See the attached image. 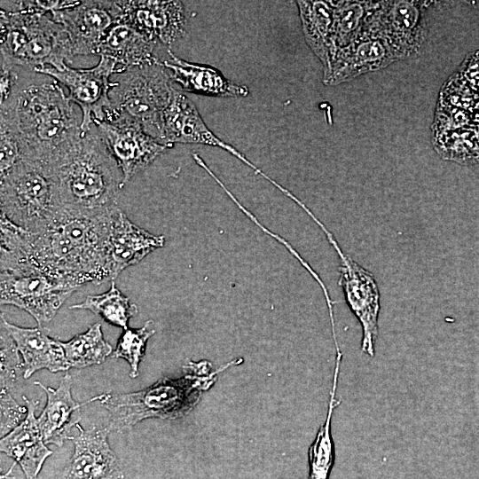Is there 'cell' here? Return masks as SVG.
I'll return each mask as SVG.
<instances>
[{
	"label": "cell",
	"instance_id": "cell-1",
	"mask_svg": "<svg viewBox=\"0 0 479 479\" xmlns=\"http://www.w3.org/2000/svg\"><path fill=\"white\" fill-rule=\"evenodd\" d=\"M118 208L92 216L62 214L37 232L1 216V269L29 266L76 289L110 279L106 245Z\"/></svg>",
	"mask_w": 479,
	"mask_h": 479
},
{
	"label": "cell",
	"instance_id": "cell-2",
	"mask_svg": "<svg viewBox=\"0 0 479 479\" xmlns=\"http://www.w3.org/2000/svg\"><path fill=\"white\" fill-rule=\"evenodd\" d=\"M0 106V129L16 136L21 158L51 167L82 136V119L53 78L40 82L19 78Z\"/></svg>",
	"mask_w": 479,
	"mask_h": 479
},
{
	"label": "cell",
	"instance_id": "cell-3",
	"mask_svg": "<svg viewBox=\"0 0 479 479\" xmlns=\"http://www.w3.org/2000/svg\"><path fill=\"white\" fill-rule=\"evenodd\" d=\"M59 214L98 216L118 208L122 173L93 123L51 166Z\"/></svg>",
	"mask_w": 479,
	"mask_h": 479
},
{
	"label": "cell",
	"instance_id": "cell-4",
	"mask_svg": "<svg viewBox=\"0 0 479 479\" xmlns=\"http://www.w3.org/2000/svg\"><path fill=\"white\" fill-rule=\"evenodd\" d=\"M241 361L238 358L210 373L209 362L189 360L184 365L185 374L178 379L162 377L143 390L103 394L99 401L109 413L108 428L120 432L130 429L145 419L184 417L198 404L202 392L215 383L219 373Z\"/></svg>",
	"mask_w": 479,
	"mask_h": 479
},
{
	"label": "cell",
	"instance_id": "cell-5",
	"mask_svg": "<svg viewBox=\"0 0 479 479\" xmlns=\"http://www.w3.org/2000/svg\"><path fill=\"white\" fill-rule=\"evenodd\" d=\"M1 64L34 71L60 70L74 59L65 27L50 13L26 8L22 1H1Z\"/></svg>",
	"mask_w": 479,
	"mask_h": 479
},
{
	"label": "cell",
	"instance_id": "cell-6",
	"mask_svg": "<svg viewBox=\"0 0 479 479\" xmlns=\"http://www.w3.org/2000/svg\"><path fill=\"white\" fill-rule=\"evenodd\" d=\"M114 75L103 121L136 123L161 142L162 113L175 90L162 61Z\"/></svg>",
	"mask_w": 479,
	"mask_h": 479
},
{
	"label": "cell",
	"instance_id": "cell-7",
	"mask_svg": "<svg viewBox=\"0 0 479 479\" xmlns=\"http://www.w3.org/2000/svg\"><path fill=\"white\" fill-rule=\"evenodd\" d=\"M0 180L1 216L14 224L37 232L60 215L47 165L20 158Z\"/></svg>",
	"mask_w": 479,
	"mask_h": 479
},
{
	"label": "cell",
	"instance_id": "cell-8",
	"mask_svg": "<svg viewBox=\"0 0 479 479\" xmlns=\"http://www.w3.org/2000/svg\"><path fill=\"white\" fill-rule=\"evenodd\" d=\"M1 305H12L29 313L39 326L51 321L66 300L77 290L32 267L2 269Z\"/></svg>",
	"mask_w": 479,
	"mask_h": 479
},
{
	"label": "cell",
	"instance_id": "cell-9",
	"mask_svg": "<svg viewBox=\"0 0 479 479\" xmlns=\"http://www.w3.org/2000/svg\"><path fill=\"white\" fill-rule=\"evenodd\" d=\"M99 58V62L92 68L75 69L66 64L60 70L51 67L34 70L67 88L68 98L82 112V135L90 130L95 120H104L105 111L109 106V91L114 85L110 77L117 73L114 61Z\"/></svg>",
	"mask_w": 479,
	"mask_h": 479
},
{
	"label": "cell",
	"instance_id": "cell-10",
	"mask_svg": "<svg viewBox=\"0 0 479 479\" xmlns=\"http://www.w3.org/2000/svg\"><path fill=\"white\" fill-rule=\"evenodd\" d=\"M329 242L341 258L339 285L343 290L349 309L362 326V350L373 357L380 311L378 285L373 273L343 253L335 239Z\"/></svg>",
	"mask_w": 479,
	"mask_h": 479
},
{
	"label": "cell",
	"instance_id": "cell-11",
	"mask_svg": "<svg viewBox=\"0 0 479 479\" xmlns=\"http://www.w3.org/2000/svg\"><path fill=\"white\" fill-rule=\"evenodd\" d=\"M428 2L381 1L371 22L392 46L399 59L417 56L428 34Z\"/></svg>",
	"mask_w": 479,
	"mask_h": 479
},
{
	"label": "cell",
	"instance_id": "cell-12",
	"mask_svg": "<svg viewBox=\"0 0 479 479\" xmlns=\"http://www.w3.org/2000/svg\"><path fill=\"white\" fill-rule=\"evenodd\" d=\"M52 19L69 37L74 57L95 54L108 30L122 19L119 1H80L71 8L55 12Z\"/></svg>",
	"mask_w": 479,
	"mask_h": 479
},
{
	"label": "cell",
	"instance_id": "cell-13",
	"mask_svg": "<svg viewBox=\"0 0 479 479\" xmlns=\"http://www.w3.org/2000/svg\"><path fill=\"white\" fill-rule=\"evenodd\" d=\"M93 123L102 134L122 173V188L137 173L170 148L136 123L98 120Z\"/></svg>",
	"mask_w": 479,
	"mask_h": 479
},
{
	"label": "cell",
	"instance_id": "cell-14",
	"mask_svg": "<svg viewBox=\"0 0 479 479\" xmlns=\"http://www.w3.org/2000/svg\"><path fill=\"white\" fill-rule=\"evenodd\" d=\"M399 58L387 39L369 21L365 31L349 45L339 49L326 85L334 86L360 75L384 68Z\"/></svg>",
	"mask_w": 479,
	"mask_h": 479
},
{
	"label": "cell",
	"instance_id": "cell-15",
	"mask_svg": "<svg viewBox=\"0 0 479 479\" xmlns=\"http://www.w3.org/2000/svg\"><path fill=\"white\" fill-rule=\"evenodd\" d=\"M75 427L74 453L59 479H123L121 462L108 444V427Z\"/></svg>",
	"mask_w": 479,
	"mask_h": 479
},
{
	"label": "cell",
	"instance_id": "cell-16",
	"mask_svg": "<svg viewBox=\"0 0 479 479\" xmlns=\"http://www.w3.org/2000/svg\"><path fill=\"white\" fill-rule=\"evenodd\" d=\"M122 20L150 40L169 45L186 33L187 17L180 1H119Z\"/></svg>",
	"mask_w": 479,
	"mask_h": 479
},
{
	"label": "cell",
	"instance_id": "cell-17",
	"mask_svg": "<svg viewBox=\"0 0 479 479\" xmlns=\"http://www.w3.org/2000/svg\"><path fill=\"white\" fill-rule=\"evenodd\" d=\"M164 243V236L154 235L138 227L118 208L112 216L106 245L111 280L151 252L162 247Z\"/></svg>",
	"mask_w": 479,
	"mask_h": 479
},
{
	"label": "cell",
	"instance_id": "cell-18",
	"mask_svg": "<svg viewBox=\"0 0 479 479\" xmlns=\"http://www.w3.org/2000/svg\"><path fill=\"white\" fill-rule=\"evenodd\" d=\"M161 142L169 147L176 143L201 144L220 147L232 155L237 152L207 127L193 102L177 90L162 113Z\"/></svg>",
	"mask_w": 479,
	"mask_h": 479
},
{
	"label": "cell",
	"instance_id": "cell-19",
	"mask_svg": "<svg viewBox=\"0 0 479 479\" xmlns=\"http://www.w3.org/2000/svg\"><path fill=\"white\" fill-rule=\"evenodd\" d=\"M34 384L43 389L47 397L46 404L37 418L43 441L58 447L62 446L65 440L72 439L70 431L82 419L81 408L103 397L102 394L83 403L75 401L71 394L72 378L68 373L61 378L57 389L45 387L37 381Z\"/></svg>",
	"mask_w": 479,
	"mask_h": 479
},
{
	"label": "cell",
	"instance_id": "cell-20",
	"mask_svg": "<svg viewBox=\"0 0 479 479\" xmlns=\"http://www.w3.org/2000/svg\"><path fill=\"white\" fill-rule=\"evenodd\" d=\"M22 398L27 409V416L20 424L1 438L0 451L20 465L27 479H36L52 451L43 441L35 414L39 401L29 400L25 396Z\"/></svg>",
	"mask_w": 479,
	"mask_h": 479
},
{
	"label": "cell",
	"instance_id": "cell-21",
	"mask_svg": "<svg viewBox=\"0 0 479 479\" xmlns=\"http://www.w3.org/2000/svg\"><path fill=\"white\" fill-rule=\"evenodd\" d=\"M1 325L8 331L22 357L25 379L41 369L57 373L70 368L60 341L50 337L43 326L20 327L3 317Z\"/></svg>",
	"mask_w": 479,
	"mask_h": 479
},
{
	"label": "cell",
	"instance_id": "cell-22",
	"mask_svg": "<svg viewBox=\"0 0 479 479\" xmlns=\"http://www.w3.org/2000/svg\"><path fill=\"white\" fill-rule=\"evenodd\" d=\"M157 44L122 19L108 30L95 54L114 61L119 74L161 62L154 53Z\"/></svg>",
	"mask_w": 479,
	"mask_h": 479
},
{
	"label": "cell",
	"instance_id": "cell-23",
	"mask_svg": "<svg viewBox=\"0 0 479 479\" xmlns=\"http://www.w3.org/2000/svg\"><path fill=\"white\" fill-rule=\"evenodd\" d=\"M169 59L162 61L170 71L172 82L178 83L187 92L217 97H246L247 86L236 84L226 79L214 67L187 62L168 50Z\"/></svg>",
	"mask_w": 479,
	"mask_h": 479
},
{
	"label": "cell",
	"instance_id": "cell-24",
	"mask_svg": "<svg viewBox=\"0 0 479 479\" xmlns=\"http://www.w3.org/2000/svg\"><path fill=\"white\" fill-rule=\"evenodd\" d=\"M296 4L305 40L321 61L326 78L337 52L334 40L336 1H296Z\"/></svg>",
	"mask_w": 479,
	"mask_h": 479
},
{
	"label": "cell",
	"instance_id": "cell-25",
	"mask_svg": "<svg viewBox=\"0 0 479 479\" xmlns=\"http://www.w3.org/2000/svg\"><path fill=\"white\" fill-rule=\"evenodd\" d=\"M380 5L373 1H336L334 40L337 51L354 42L366 28Z\"/></svg>",
	"mask_w": 479,
	"mask_h": 479
},
{
	"label": "cell",
	"instance_id": "cell-26",
	"mask_svg": "<svg viewBox=\"0 0 479 479\" xmlns=\"http://www.w3.org/2000/svg\"><path fill=\"white\" fill-rule=\"evenodd\" d=\"M60 344L70 367L78 369L103 363L113 351L104 339L99 322L67 342L60 341Z\"/></svg>",
	"mask_w": 479,
	"mask_h": 479
},
{
	"label": "cell",
	"instance_id": "cell-27",
	"mask_svg": "<svg viewBox=\"0 0 479 479\" xmlns=\"http://www.w3.org/2000/svg\"><path fill=\"white\" fill-rule=\"evenodd\" d=\"M339 372L334 373L326 418L319 428L314 442L309 449V479H329L334 461V446L331 433V420L334 408L340 404L335 398Z\"/></svg>",
	"mask_w": 479,
	"mask_h": 479
},
{
	"label": "cell",
	"instance_id": "cell-28",
	"mask_svg": "<svg viewBox=\"0 0 479 479\" xmlns=\"http://www.w3.org/2000/svg\"><path fill=\"white\" fill-rule=\"evenodd\" d=\"M70 309L89 310L108 324L123 330L128 328L129 320L138 312L137 305L122 294L114 280L106 292L88 295L84 301L70 306Z\"/></svg>",
	"mask_w": 479,
	"mask_h": 479
},
{
	"label": "cell",
	"instance_id": "cell-29",
	"mask_svg": "<svg viewBox=\"0 0 479 479\" xmlns=\"http://www.w3.org/2000/svg\"><path fill=\"white\" fill-rule=\"evenodd\" d=\"M154 333V322L150 319L140 328L123 330L120 336L113 357L123 358L129 363L131 378L138 375V366L145 356L147 341Z\"/></svg>",
	"mask_w": 479,
	"mask_h": 479
},
{
	"label": "cell",
	"instance_id": "cell-30",
	"mask_svg": "<svg viewBox=\"0 0 479 479\" xmlns=\"http://www.w3.org/2000/svg\"><path fill=\"white\" fill-rule=\"evenodd\" d=\"M19 350L8 331L1 325V390L9 391L23 367Z\"/></svg>",
	"mask_w": 479,
	"mask_h": 479
},
{
	"label": "cell",
	"instance_id": "cell-31",
	"mask_svg": "<svg viewBox=\"0 0 479 479\" xmlns=\"http://www.w3.org/2000/svg\"><path fill=\"white\" fill-rule=\"evenodd\" d=\"M209 176L214 178V180L224 189V191L228 194V196L234 201V203L240 208V210L247 215L249 219H251L259 228H261L265 233L274 238L277 241L284 245L289 252L297 258V260L300 262V263L310 272V274L317 280V282L321 287L325 297L328 298L329 294L328 291L319 278V276L314 271V270L308 264V263L302 259V257L295 251V249L282 237L279 235L273 233L267 228H265L258 220L257 218L250 213L247 208H245L240 201L235 198V196L228 190V188L222 183V181L213 173V171L209 172Z\"/></svg>",
	"mask_w": 479,
	"mask_h": 479
},
{
	"label": "cell",
	"instance_id": "cell-32",
	"mask_svg": "<svg viewBox=\"0 0 479 479\" xmlns=\"http://www.w3.org/2000/svg\"><path fill=\"white\" fill-rule=\"evenodd\" d=\"M27 409L20 405L9 391L1 390V431L12 430L26 418Z\"/></svg>",
	"mask_w": 479,
	"mask_h": 479
},
{
	"label": "cell",
	"instance_id": "cell-33",
	"mask_svg": "<svg viewBox=\"0 0 479 479\" xmlns=\"http://www.w3.org/2000/svg\"><path fill=\"white\" fill-rule=\"evenodd\" d=\"M0 176L10 170L21 158V147L16 136L12 132L0 129Z\"/></svg>",
	"mask_w": 479,
	"mask_h": 479
}]
</instances>
